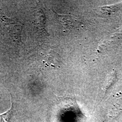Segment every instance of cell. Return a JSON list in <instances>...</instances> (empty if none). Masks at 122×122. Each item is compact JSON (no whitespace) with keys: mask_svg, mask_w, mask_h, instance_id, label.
<instances>
[{"mask_svg":"<svg viewBox=\"0 0 122 122\" xmlns=\"http://www.w3.org/2000/svg\"><path fill=\"white\" fill-rule=\"evenodd\" d=\"M14 107L13 106L12 99L11 98V106L10 109L5 113L0 115L1 122H12L14 117Z\"/></svg>","mask_w":122,"mask_h":122,"instance_id":"cell-1","label":"cell"}]
</instances>
